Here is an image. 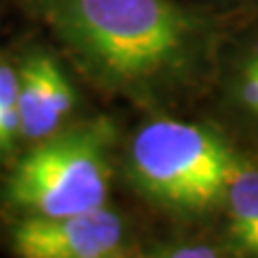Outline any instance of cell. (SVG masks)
I'll use <instances>...</instances> for the list:
<instances>
[{"label":"cell","instance_id":"1","mask_svg":"<svg viewBox=\"0 0 258 258\" xmlns=\"http://www.w3.org/2000/svg\"><path fill=\"white\" fill-rule=\"evenodd\" d=\"M103 106L198 112L217 54L241 18L191 0H13Z\"/></svg>","mask_w":258,"mask_h":258},{"label":"cell","instance_id":"2","mask_svg":"<svg viewBox=\"0 0 258 258\" xmlns=\"http://www.w3.org/2000/svg\"><path fill=\"white\" fill-rule=\"evenodd\" d=\"M239 144L200 112H127L118 196L155 226L213 228Z\"/></svg>","mask_w":258,"mask_h":258},{"label":"cell","instance_id":"3","mask_svg":"<svg viewBox=\"0 0 258 258\" xmlns=\"http://www.w3.org/2000/svg\"><path fill=\"white\" fill-rule=\"evenodd\" d=\"M127 110L101 108L60 136L18 153L0 170V224L62 217L118 196V149Z\"/></svg>","mask_w":258,"mask_h":258},{"label":"cell","instance_id":"4","mask_svg":"<svg viewBox=\"0 0 258 258\" xmlns=\"http://www.w3.org/2000/svg\"><path fill=\"white\" fill-rule=\"evenodd\" d=\"M153 220L127 198L62 217L0 224V254L9 258H144Z\"/></svg>","mask_w":258,"mask_h":258},{"label":"cell","instance_id":"5","mask_svg":"<svg viewBox=\"0 0 258 258\" xmlns=\"http://www.w3.org/2000/svg\"><path fill=\"white\" fill-rule=\"evenodd\" d=\"M18 67L20 144L35 147L80 125L101 108L58 45L30 22L9 35Z\"/></svg>","mask_w":258,"mask_h":258},{"label":"cell","instance_id":"6","mask_svg":"<svg viewBox=\"0 0 258 258\" xmlns=\"http://www.w3.org/2000/svg\"><path fill=\"white\" fill-rule=\"evenodd\" d=\"M198 112L239 147L258 149V15L241 18L226 32Z\"/></svg>","mask_w":258,"mask_h":258},{"label":"cell","instance_id":"7","mask_svg":"<svg viewBox=\"0 0 258 258\" xmlns=\"http://www.w3.org/2000/svg\"><path fill=\"white\" fill-rule=\"evenodd\" d=\"M215 232L228 258H258V149L239 147Z\"/></svg>","mask_w":258,"mask_h":258},{"label":"cell","instance_id":"8","mask_svg":"<svg viewBox=\"0 0 258 258\" xmlns=\"http://www.w3.org/2000/svg\"><path fill=\"white\" fill-rule=\"evenodd\" d=\"M144 258H228V252L213 228L155 226Z\"/></svg>","mask_w":258,"mask_h":258},{"label":"cell","instance_id":"9","mask_svg":"<svg viewBox=\"0 0 258 258\" xmlns=\"http://www.w3.org/2000/svg\"><path fill=\"white\" fill-rule=\"evenodd\" d=\"M20 110H18V67L11 39L0 41V170L18 157Z\"/></svg>","mask_w":258,"mask_h":258},{"label":"cell","instance_id":"10","mask_svg":"<svg viewBox=\"0 0 258 258\" xmlns=\"http://www.w3.org/2000/svg\"><path fill=\"white\" fill-rule=\"evenodd\" d=\"M191 3L205 5L220 13L237 15V18H254V15H258V0H191Z\"/></svg>","mask_w":258,"mask_h":258},{"label":"cell","instance_id":"11","mask_svg":"<svg viewBox=\"0 0 258 258\" xmlns=\"http://www.w3.org/2000/svg\"><path fill=\"white\" fill-rule=\"evenodd\" d=\"M11 15H18V11L13 7V0H0V41L11 35V32H7L11 24Z\"/></svg>","mask_w":258,"mask_h":258}]
</instances>
